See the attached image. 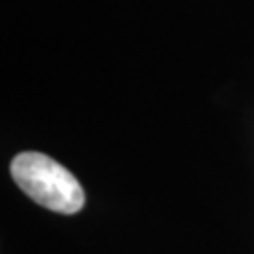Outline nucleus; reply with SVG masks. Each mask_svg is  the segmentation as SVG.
I'll list each match as a JSON object with an SVG mask.
<instances>
[{"label": "nucleus", "instance_id": "1", "mask_svg": "<svg viewBox=\"0 0 254 254\" xmlns=\"http://www.w3.org/2000/svg\"><path fill=\"white\" fill-rule=\"evenodd\" d=\"M11 176L32 201L60 214H76L85 205V190L74 174L36 150L13 157Z\"/></svg>", "mask_w": 254, "mask_h": 254}]
</instances>
